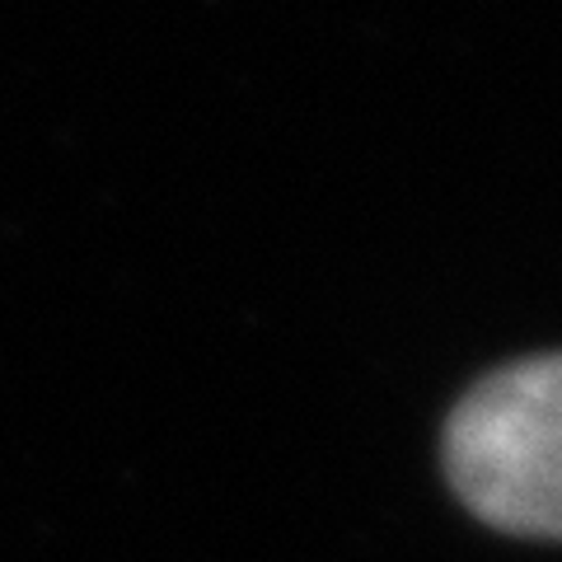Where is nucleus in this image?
Returning a JSON list of instances; mask_svg holds the SVG:
<instances>
[{
    "label": "nucleus",
    "mask_w": 562,
    "mask_h": 562,
    "mask_svg": "<svg viewBox=\"0 0 562 562\" xmlns=\"http://www.w3.org/2000/svg\"><path fill=\"white\" fill-rule=\"evenodd\" d=\"M441 464L487 530L562 543V351L487 371L454 403Z\"/></svg>",
    "instance_id": "1"
}]
</instances>
